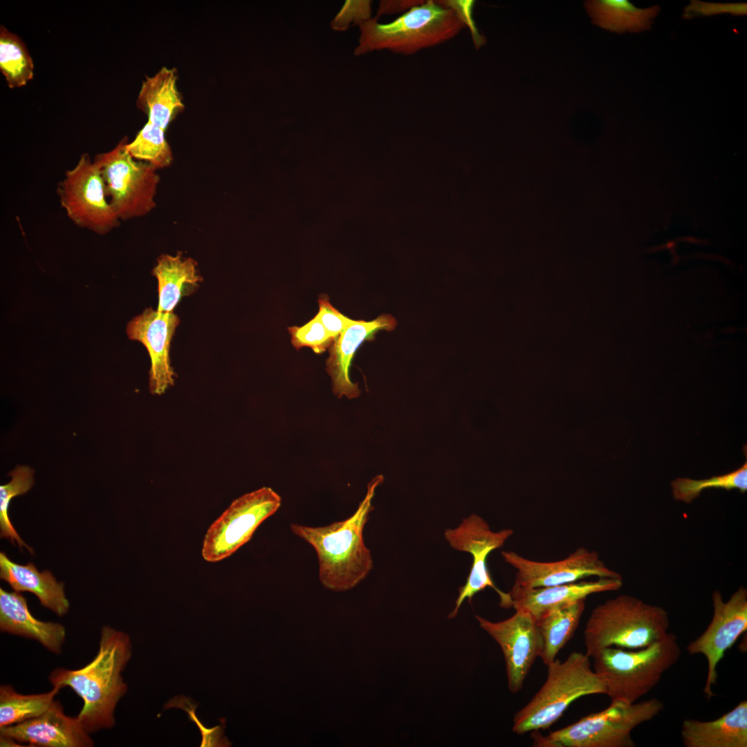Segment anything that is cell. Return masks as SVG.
Wrapping results in <instances>:
<instances>
[{
	"label": "cell",
	"mask_w": 747,
	"mask_h": 747,
	"mask_svg": "<svg viewBox=\"0 0 747 747\" xmlns=\"http://www.w3.org/2000/svg\"><path fill=\"white\" fill-rule=\"evenodd\" d=\"M131 656L129 635L104 626L98 652L89 663L77 670L58 667L50 673L53 687H70L83 700L77 717L89 734L115 725L116 706L127 690L121 674Z\"/></svg>",
	"instance_id": "6da1fadb"
},
{
	"label": "cell",
	"mask_w": 747,
	"mask_h": 747,
	"mask_svg": "<svg viewBox=\"0 0 747 747\" xmlns=\"http://www.w3.org/2000/svg\"><path fill=\"white\" fill-rule=\"evenodd\" d=\"M383 480L382 475H377L369 481L365 497L346 519L315 527L290 525L292 533L315 551L319 580L326 589L334 591L353 589L372 570L371 553L365 544L363 530L374 508L376 490Z\"/></svg>",
	"instance_id": "7a4b0ae2"
},
{
	"label": "cell",
	"mask_w": 747,
	"mask_h": 747,
	"mask_svg": "<svg viewBox=\"0 0 747 747\" xmlns=\"http://www.w3.org/2000/svg\"><path fill=\"white\" fill-rule=\"evenodd\" d=\"M472 4V1L427 0L390 23L380 24L376 18H370L359 25L354 54L386 49L412 55L454 38L468 26L478 41L481 37L471 18Z\"/></svg>",
	"instance_id": "3957f363"
},
{
	"label": "cell",
	"mask_w": 747,
	"mask_h": 747,
	"mask_svg": "<svg viewBox=\"0 0 747 747\" xmlns=\"http://www.w3.org/2000/svg\"><path fill=\"white\" fill-rule=\"evenodd\" d=\"M681 648L670 632L643 648L607 647L591 657L611 701L636 702L649 693L664 673L677 663Z\"/></svg>",
	"instance_id": "277c9868"
},
{
	"label": "cell",
	"mask_w": 747,
	"mask_h": 747,
	"mask_svg": "<svg viewBox=\"0 0 747 747\" xmlns=\"http://www.w3.org/2000/svg\"><path fill=\"white\" fill-rule=\"evenodd\" d=\"M669 626V615L663 607L620 595L592 610L584 631L585 654L591 658L607 647L643 648L665 636Z\"/></svg>",
	"instance_id": "5b68a950"
},
{
	"label": "cell",
	"mask_w": 747,
	"mask_h": 747,
	"mask_svg": "<svg viewBox=\"0 0 747 747\" xmlns=\"http://www.w3.org/2000/svg\"><path fill=\"white\" fill-rule=\"evenodd\" d=\"M589 658L586 654L574 652L564 661L555 659L546 665L545 683L515 714L513 731L524 735L546 729L578 699L591 694H605V685L591 667Z\"/></svg>",
	"instance_id": "8992f818"
},
{
	"label": "cell",
	"mask_w": 747,
	"mask_h": 747,
	"mask_svg": "<svg viewBox=\"0 0 747 747\" xmlns=\"http://www.w3.org/2000/svg\"><path fill=\"white\" fill-rule=\"evenodd\" d=\"M664 708L658 699L628 703L611 701L605 710L592 713L546 736L533 732L538 747H634L631 732L656 717Z\"/></svg>",
	"instance_id": "52a82bcc"
},
{
	"label": "cell",
	"mask_w": 747,
	"mask_h": 747,
	"mask_svg": "<svg viewBox=\"0 0 747 747\" xmlns=\"http://www.w3.org/2000/svg\"><path fill=\"white\" fill-rule=\"evenodd\" d=\"M127 142L125 137L111 150L93 158L109 202L118 218L123 221L142 216L155 208L160 180L154 167L129 154Z\"/></svg>",
	"instance_id": "ba28073f"
},
{
	"label": "cell",
	"mask_w": 747,
	"mask_h": 747,
	"mask_svg": "<svg viewBox=\"0 0 747 747\" xmlns=\"http://www.w3.org/2000/svg\"><path fill=\"white\" fill-rule=\"evenodd\" d=\"M281 504V497L270 487H261L235 499L208 528L203 542V559L216 562L232 555Z\"/></svg>",
	"instance_id": "9c48e42d"
},
{
	"label": "cell",
	"mask_w": 747,
	"mask_h": 747,
	"mask_svg": "<svg viewBox=\"0 0 747 747\" xmlns=\"http://www.w3.org/2000/svg\"><path fill=\"white\" fill-rule=\"evenodd\" d=\"M57 192L67 216L78 227L103 235L120 224L106 196L99 169L87 153L65 172Z\"/></svg>",
	"instance_id": "30bf717a"
},
{
	"label": "cell",
	"mask_w": 747,
	"mask_h": 747,
	"mask_svg": "<svg viewBox=\"0 0 747 747\" xmlns=\"http://www.w3.org/2000/svg\"><path fill=\"white\" fill-rule=\"evenodd\" d=\"M514 533L511 528L492 531L488 522L481 517L472 514L463 519L454 528H447L444 537L454 550L472 555V563L464 585L459 588V595L455 607L449 615L454 618L465 600L469 602L477 593L490 587L495 590L500 598V607H513L510 593L500 590L492 580L488 568V557L493 551L501 548Z\"/></svg>",
	"instance_id": "8fae6325"
},
{
	"label": "cell",
	"mask_w": 747,
	"mask_h": 747,
	"mask_svg": "<svg viewBox=\"0 0 747 747\" xmlns=\"http://www.w3.org/2000/svg\"><path fill=\"white\" fill-rule=\"evenodd\" d=\"M712 618L706 629L686 647L691 655L702 654L708 662V673L703 692L709 699L714 693L717 666L730 649L747 630V589L739 587L728 601L716 590L712 595Z\"/></svg>",
	"instance_id": "7c38bea8"
},
{
	"label": "cell",
	"mask_w": 747,
	"mask_h": 747,
	"mask_svg": "<svg viewBox=\"0 0 747 747\" xmlns=\"http://www.w3.org/2000/svg\"><path fill=\"white\" fill-rule=\"evenodd\" d=\"M515 611L511 617L499 622L476 616L480 627L501 648L508 688L513 693L522 689L533 663L542 651V639L534 616L522 609Z\"/></svg>",
	"instance_id": "4fadbf2b"
},
{
	"label": "cell",
	"mask_w": 747,
	"mask_h": 747,
	"mask_svg": "<svg viewBox=\"0 0 747 747\" xmlns=\"http://www.w3.org/2000/svg\"><path fill=\"white\" fill-rule=\"evenodd\" d=\"M504 561L517 571L514 584L536 588L569 584L587 577L622 578L608 568L598 553L581 547L566 558L555 562H539L522 557L514 551H502Z\"/></svg>",
	"instance_id": "5bb4252c"
},
{
	"label": "cell",
	"mask_w": 747,
	"mask_h": 747,
	"mask_svg": "<svg viewBox=\"0 0 747 747\" xmlns=\"http://www.w3.org/2000/svg\"><path fill=\"white\" fill-rule=\"evenodd\" d=\"M180 323L173 312L161 313L147 308L127 324L129 338L141 342L151 361L149 388L154 395H161L174 385L175 373L170 362L171 341Z\"/></svg>",
	"instance_id": "9a60e30c"
},
{
	"label": "cell",
	"mask_w": 747,
	"mask_h": 747,
	"mask_svg": "<svg viewBox=\"0 0 747 747\" xmlns=\"http://www.w3.org/2000/svg\"><path fill=\"white\" fill-rule=\"evenodd\" d=\"M89 735L77 716L65 714L57 701L35 718L0 728V735L30 746L91 747L94 742Z\"/></svg>",
	"instance_id": "2e32d148"
},
{
	"label": "cell",
	"mask_w": 747,
	"mask_h": 747,
	"mask_svg": "<svg viewBox=\"0 0 747 747\" xmlns=\"http://www.w3.org/2000/svg\"><path fill=\"white\" fill-rule=\"evenodd\" d=\"M397 322L390 314H382L371 321L356 320L343 330L329 349L326 371L331 378L332 391L338 398L345 396L355 398L360 394L358 383L349 377L351 360L358 348L365 340H370L376 333L393 331Z\"/></svg>",
	"instance_id": "e0dca14e"
},
{
	"label": "cell",
	"mask_w": 747,
	"mask_h": 747,
	"mask_svg": "<svg viewBox=\"0 0 747 747\" xmlns=\"http://www.w3.org/2000/svg\"><path fill=\"white\" fill-rule=\"evenodd\" d=\"M622 578H598L551 587L526 588L513 585L510 595L513 607L528 611L535 618L544 611L579 600L593 593L619 590Z\"/></svg>",
	"instance_id": "ac0fdd59"
},
{
	"label": "cell",
	"mask_w": 747,
	"mask_h": 747,
	"mask_svg": "<svg viewBox=\"0 0 747 747\" xmlns=\"http://www.w3.org/2000/svg\"><path fill=\"white\" fill-rule=\"evenodd\" d=\"M0 629L38 641L50 652L59 654L66 639V629L59 623L35 618L26 599L19 591L0 589Z\"/></svg>",
	"instance_id": "d6986e66"
},
{
	"label": "cell",
	"mask_w": 747,
	"mask_h": 747,
	"mask_svg": "<svg viewBox=\"0 0 747 747\" xmlns=\"http://www.w3.org/2000/svg\"><path fill=\"white\" fill-rule=\"evenodd\" d=\"M681 735L685 747H746L747 701L715 720L685 719Z\"/></svg>",
	"instance_id": "ffe728a7"
},
{
	"label": "cell",
	"mask_w": 747,
	"mask_h": 747,
	"mask_svg": "<svg viewBox=\"0 0 747 747\" xmlns=\"http://www.w3.org/2000/svg\"><path fill=\"white\" fill-rule=\"evenodd\" d=\"M0 578L16 591L35 594L42 606L59 616L68 611L69 602L64 593V584L57 582L49 571L39 572L32 562L26 565L17 564L4 552H1Z\"/></svg>",
	"instance_id": "44dd1931"
},
{
	"label": "cell",
	"mask_w": 747,
	"mask_h": 747,
	"mask_svg": "<svg viewBox=\"0 0 747 747\" xmlns=\"http://www.w3.org/2000/svg\"><path fill=\"white\" fill-rule=\"evenodd\" d=\"M177 80L175 68L163 67L153 76L146 77L136 100L138 108L147 115V122L164 130L185 107Z\"/></svg>",
	"instance_id": "7402d4cb"
},
{
	"label": "cell",
	"mask_w": 747,
	"mask_h": 747,
	"mask_svg": "<svg viewBox=\"0 0 747 747\" xmlns=\"http://www.w3.org/2000/svg\"><path fill=\"white\" fill-rule=\"evenodd\" d=\"M196 262L191 258L163 255L157 259L152 275L158 281L157 311L171 313L181 298L194 292L203 278L197 273Z\"/></svg>",
	"instance_id": "603a6c76"
},
{
	"label": "cell",
	"mask_w": 747,
	"mask_h": 747,
	"mask_svg": "<svg viewBox=\"0 0 747 747\" xmlns=\"http://www.w3.org/2000/svg\"><path fill=\"white\" fill-rule=\"evenodd\" d=\"M584 6L595 25L618 33L649 30L660 11L657 5L640 8L627 0H592Z\"/></svg>",
	"instance_id": "cb8c5ba5"
},
{
	"label": "cell",
	"mask_w": 747,
	"mask_h": 747,
	"mask_svg": "<svg viewBox=\"0 0 747 747\" xmlns=\"http://www.w3.org/2000/svg\"><path fill=\"white\" fill-rule=\"evenodd\" d=\"M585 608V600H579L550 608L536 620L542 639L540 657L548 665L571 640Z\"/></svg>",
	"instance_id": "d4e9b609"
},
{
	"label": "cell",
	"mask_w": 747,
	"mask_h": 747,
	"mask_svg": "<svg viewBox=\"0 0 747 747\" xmlns=\"http://www.w3.org/2000/svg\"><path fill=\"white\" fill-rule=\"evenodd\" d=\"M61 689L45 693L23 694L10 685L0 687V728L35 718L46 712Z\"/></svg>",
	"instance_id": "484cf974"
},
{
	"label": "cell",
	"mask_w": 747,
	"mask_h": 747,
	"mask_svg": "<svg viewBox=\"0 0 747 747\" xmlns=\"http://www.w3.org/2000/svg\"><path fill=\"white\" fill-rule=\"evenodd\" d=\"M0 71L10 89L25 86L34 75L33 61L26 44L2 25L0 28Z\"/></svg>",
	"instance_id": "4316f807"
},
{
	"label": "cell",
	"mask_w": 747,
	"mask_h": 747,
	"mask_svg": "<svg viewBox=\"0 0 747 747\" xmlns=\"http://www.w3.org/2000/svg\"><path fill=\"white\" fill-rule=\"evenodd\" d=\"M672 495L675 500L687 504L692 502L700 496L702 491L710 488L726 490H739L741 493L747 491V459L738 469L723 474L704 479L677 478L671 483Z\"/></svg>",
	"instance_id": "83f0119b"
},
{
	"label": "cell",
	"mask_w": 747,
	"mask_h": 747,
	"mask_svg": "<svg viewBox=\"0 0 747 747\" xmlns=\"http://www.w3.org/2000/svg\"><path fill=\"white\" fill-rule=\"evenodd\" d=\"M165 131L147 122L135 138L127 143L128 152L135 160L147 163L156 170L168 167L172 161V153Z\"/></svg>",
	"instance_id": "f1b7e54d"
},
{
	"label": "cell",
	"mask_w": 747,
	"mask_h": 747,
	"mask_svg": "<svg viewBox=\"0 0 747 747\" xmlns=\"http://www.w3.org/2000/svg\"><path fill=\"white\" fill-rule=\"evenodd\" d=\"M34 473L33 469L28 466L18 465L8 474L11 480L8 483L0 486L1 537L9 540L13 545L17 542L20 548L23 546L31 553H33V549L21 539L12 524L8 509L12 498L26 493L32 488L34 483Z\"/></svg>",
	"instance_id": "f546056e"
},
{
	"label": "cell",
	"mask_w": 747,
	"mask_h": 747,
	"mask_svg": "<svg viewBox=\"0 0 747 747\" xmlns=\"http://www.w3.org/2000/svg\"><path fill=\"white\" fill-rule=\"evenodd\" d=\"M291 343L297 349L307 347L317 354L329 349L334 341L317 315L302 326L288 327Z\"/></svg>",
	"instance_id": "4dcf8cb0"
},
{
	"label": "cell",
	"mask_w": 747,
	"mask_h": 747,
	"mask_svg": "<svg viewBox=\"0 0 747 747\" xmlns=\"http://www.w3.org/2000/svg\"><path fill=\"white\" fill-rule=\"evenodd\" d=\"M721 14L742 16L747 14L746 3H710L692 0L685 7L683 18L691 19L699 17H708Z\"/></svg>",
	"instance_id": "1f68e13d"
},
{
	"label": "cell",
	"mask_w": 747,
	"mask_h": 747,
	"mask_svg": "<svg viewBox=\"0 0 747 747\" xmlns=\"http://www.w3.org/2000/svg\"><path fill=\"white\" fill-rule=\"evenodd\" d=\"M319 311L316 314L329 333L334 339L355 320L351 319L333 306L327 295L322 294L318 299Z\"/></svg>",
	"instance_id": "d6a6232c"
},
{
	"label": "cell",
	"mask_w": 747,
	"mask_h": 747,
	"mask_svg": "<svg viewBox=\"0 0 747 747\" xmlns=\"http://www.w3.org/2000/svg\"><path fill=\"white\" fill-rule=\"evenodd\" d=\"M371 3L370 1H347L331 22L332 27L337 30H344L351 22L359 26L369 19Z\"/></svg>",
	"instance_id": "836d02e7"
},
{
	"label": "cell",
	"mask_w": 747,
	"mask_h": 747,
	"mask_svg": "<svg viewBox=\"0 0 747 747\" xmlns=\"http://www.w3.org/2000/svg\"><path fill=\"white\" fill-rule=\"evenodd\" d=\"M424 1H382L378 10V15L405 12L414 6L421 4Z\"/></svg>",
	"instance_id": "e575fe53"
}]
</instances>
